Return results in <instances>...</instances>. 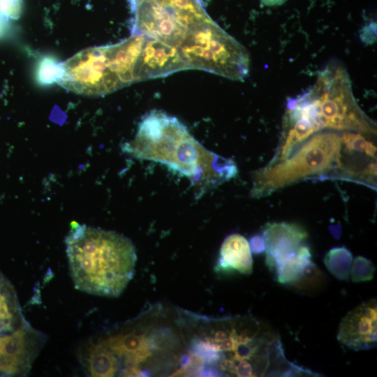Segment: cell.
I'll list each match as a JSON object with an SVG mask.
<instances>
[{
	"instance_id": "cell-1",
	"label": "cell",
	"mask_w": 377,
	"mask_h": 377,
	"mask_svg": "<svg viewBox=\"0 0 377 377\" xmlns=\"http://www.w3.org/2000/svg\"><path fill=\"white\" fill-rule=\"evenodd\" d=\"M122 150L140 160L167 165L187 177L198 197L233 178L235 161L203 147L176 117L152 110L140 121L133 140Z\"/></svg>"
},
{
	"instance_id": "cell-2",
	"label": "cell",
	"mask_w": 377,
	"mask_h": 377,
	"mask_svg": "<svg viewBox=\"0 0 377 377\" xmlns=\"http://www.w3.org/2000/svg\"><path fill=\"white\" fill-rule=\"evenodd\" d=\"M282 136L296 147L323 129L376 135V124L359 107L347 71L341 64H327L311 87L289 98Z\"/></svg>"
},
{
	"instance_id": "cell-3",
	"label": "cell",
	"mask_w": 377,
	"mask_h": 377,
	"mask_svg": "<svg viewBox=\"0 0 377 377\" xmlns=\"http://www.w3.org/2000/svg\"><path fill=\"white\" fill-rule=\"evenodd\" d=\"M65 244L71 276L77 290L117 297L133 277L135 248L122 234L75 223Z\"/></svg>"
},
{
	"instance_id": "cell-4",
	"label": "cell",
	"mask_w": 377,
	"mask_h": 377,
	"mask_svg": "<svg viewBox=\"0 0 377 377\" xmlns=\"http://www.w3.org/2000/svg\"><path fill=\"white\" fill-rule=\"evenodd\" d=\"M340 135L333 131L314 133L286 158L254 172L251 195L260 198L303 179L322 176L340 168Z\"/></svg>"
},
{
	"instance_id": "cell-5",
	"label": "cell",
	"mask_w": 377,
	"mask_h": 377,
	"mask_svg": "<svg viewBox=\"0 0 377 377\" xmlns=\"http://www.w3.org/2000/svg\"><path fill=\"white\" fill-rule=\"evenodd\" d=\"M178 49L187 69L204 70L235 80H243L249 74L246 49L209 17L188 31Z\"/></svg>"
},
{
	"instance_id": "cell-6",
	"label": "cell",
	"mask_w": 377,
	"mask_h": 377,
	"mask_svg": "<svg viewBox=\"0 0 377 377\" xmlns=\"http://www.w3.org/2000/svg\"><path fill=\"white\" fill-rule=\"evenodd\" d=\"M265 263L280 283L297 280L313 262L306 244L307 232L300 226L286 222L267 223L262 234Z\"/></svg>"
},
{
	"instance_id": "cell-7",
	"label": "cell",
	"mask_w": 377,
	"mask_h": 377,
	"mask_svg": "<svg viewBox=\"0 0 377 377\" xmlns=\"http://www.w3.org/2000/svg\"><path fill=\"white\" fill-rule=\"evenodd\" d=\"M63 64L65 73L58 84L76 94L101 96L122 87L110 67L105 46L84 49Z\"/></svg>"
},
{
	"instance_id": "cell-8",
	"label": "cell",
	"mask_w": 377,
	"mask_h": 377,
	"mask_svg": "<svg viewBox=\"0 0 377 377\" xmlns=\"http://www.w3.org/2000/svg\"><path fill=\"white\" fill-rule=\"evenodd\" d=\"M46 340V334L29 323L12 332L0 334V376H26Z\"/></svg>"
},
{
	"instance_id": "cell-9",
	"label": "cell",
	"mask_w": 377,
	"mask_h": 377,
	"mask_svg": "<svg viewBox=\"0 0 377 377\" xmlns=\"http://www.w3.org/2000/svg\"><path fill=\"white\" fill-rule=\"evenodd\" d=\"M376 300L372 299L353 309L341 320L337 339L354 350H369L376 346Z\"/></svg>"
},
{
	"instance_id": "cell-10",
	"label": "cell",
	"mask_w": 377,
	"mask_h": 377,
	"mask_svg": "<svg viewBox=\"0 0 377 377\" xmlns=\"http://www.w3.org/2000/svg\"><path fill=\"white\" fill-rule=\"evenodd\" d=\"M184 69H187L186 64L177 47L145 37L133 69V82L165 76Z\"/></svg>"
},
{
	"instance_id": "cell-11",
	"label": "cell",
	"mask_w": 377,
	"mask_h": 377,
	"mask_svg": "<svg viewBox=\"0 0 377 377\" xmlns=\"http://www.w3.org/2000/svg\"><path fill=\"white\" fill-rule=\"evenodd\" d=\"M145 37L132 34L119 43L105 46L106 55L112 71L122 87L133 82V69L141 52Z\"/></svg>"
},
{
	"instance_id": "cell-12",
	"label": "cell",
	"mask_w": 377,
	"mask_h": 377,
	"mask_svg": "<svg viewBox=\"0 0 377 377\" xmlns=\"http://www.w3.org/2000/svg\"><path fill=\"white\" fill-rule=\"evenodd\" d=\"M217 271H237L250 274L253 269V258L247 239L239 234H232L223 240L219 258L215 267Z\"/></svg>"
},
{
	"instance_id": "cell-13",
	"label": "cell",
	"mask_w": 377,
	"mask_h": 377,
	"mask_svg": "<svg viewBox=\"0 0 377 377\" xmlns=\"http://www.w3.org/2000/svg\"><path fill=\"white\" fill-rule=\"evenodd\" d=\"M27 323L14 287L0 272V334L12 332Z\"/></svg>"
},
{
	"instance_id": "cell-14",
	"label": "cell",
	"mask_w": 377,
	"mask_h": 377,
	"mask_svg": "<svg viewBox=\"0 0 377 377\" xmlns=\"http://www.w3.org/2000/svg\"><path fill=\"white\" fill-rule=\"evenodd\" d=\"M323 262L330 273L337 279H349L353 255L346 247L331 249L325 254Z\"/></svg>"
},
{
	"instance_id": "cell-15",
	"label": "cell",
	"mask_w": 377,
	"mask_h": 377,
	"mask_svg": "<svg viewBox=\"0 0 377 377\" xmlns=\"http://www.w3.org/2000/svg\"><path fill=\"white\" fill-rule=\"evenodd\" d=\"M364 135L355 131L342 133L340 135L341 151L348 155L363 153L376 160V147Z\"/></svg>"
},
{
	"instance_id": "cell-16",
	"label": "cell",
	"mask_w": 377,
	"mask_h": 377,
	"mask_svg": "<svg viewBox=\"0 0 377 377\" xmlns=\"http://www.w3.org/2000/svg\"><path fill=\"white\" fill-rule=\"evenodd\" d=\"M325 281L324 273L313 263L297 280L286 286L297 292L310 294L320 290Z\"/></svg>"
},
{
	"instance_id": "cell-17",
	"label": "cell",
	"mask_w": 377,
	"mask_h": 377,
	"mask_svg": "<svg viewBox=\"0 0 377 377\" xmlns=\"http://www.w3.org/2000/svg\"><path fill=\"white\" fill-rule=\"evenodd\" d=\"M65 70L63 62L46 57L38 63L36 71L37 81L43 85H49L54 82L59 83L64 75Z\"/></svg>"
},
{
	"instance_id": "cell-18",
	"label": "cell",
	"mask_w": 377,
	"mask_h": 377,
	"mask_svg": "<svg viewBox=\"0 0 377 377\" xmlns=\"http://www.w3.org/2000/svg\"><path fill=\"white\" fill-rule=\"evenodd\" d=\"M375 267L368 258L357 256L352 263L350 275L355 283L369 281L373 279Z\"/></svg>"
},
{
	"instance_id": "cell-19",
	"label": "cell",
	"mask_w": 377,
	"mask_h": 377,
	"mask_svg": "<svg viewBox=\"0 0 377 377\" xmlns=\"http://www.w3.org/2000/svg\"><path fill=\"white\" fill-rule=\"evenodd\" d=\"M22 0H0V13L8 18L17 19L22 11Z\"/></svg>"
},
{
	"instance_id": "cell-20",
	"label": "cell",
	"mask_w": 377,
	"mask_h": 377,
	"mask_svg": "<svg viewBox=\"0 0 377 377\" xmlns=\"http://www.w3.org/2000/svg\"><path fill=\"white\" fill-rule=\"evenodd\" d=\"M360 38L362 43L369 45L376 41V23L371 22L360 30Z\"/></svg>"
},
{
	"instance_id": "cell-21",
	"label": "cell",
	"mask_w": 377,
	"mask_h": 377,
	"mask_svg": "<svg viewBox=\"0 0 377 377\" xmlns=\"http://www.w3.org/2000/svg\"><path fill=\"white\" fill-rule=\"evenodd\" d=\"M249 243L251 252L256 254L263 253L265 250V241L262 235H254Z\"/></svg>"
},
{
	"instance_id": "cell-22",
	"label": "cell",
	"mask_w": 377,
	"mask_h": 377,
	"mask_svg": "<svg viewBox=\"0 0 377 377\" xmlns=\"http://www.w3.org/2000/svg\"><path fill=\"white\" fill-rule=\"evenodd\" d=\"M288 0H262L264 5L267 6H280Z\"/></svg>"
},
{
	"instance_id": "cell-23",
	"label": "cell",
	"mask_w": 377,
	"mask_h": 377,
	"mask_svg": "<svg viewBox=\"0 0 377 377\" xmlns=\"http://www.w3.org/2000/svg\"><path fill=\"white\" fill-rule=\"evenodd\" d=\"M5 17H6L5 15H3V14H1L0 13V34L3 32V31L4 30V28H5V26H6V20H5ZM8 18V17H7Z\"/></svg>"
}]
</instances>
